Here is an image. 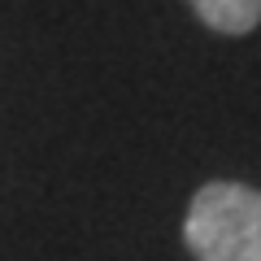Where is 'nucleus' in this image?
I'll return each instance as SVG.
<instances>
[{"instance_id": "f03ea898", "label": "nucleus", "mask_w": 261, "mask_h": 261, "mask_svg": "<svg viewBox=\"0 0 261 261\" xmlns=\"http://www.w3.org/2000/svg\"><path fill=\"white\" fill-rule=\"evenodd\" d=\"M187 5L218 35H248L261 27V0H187Z\"/></svg>"}, {"instance_id": "f257e3e1", "label": "nucleus", "mask_w": 261, "mask_h": 261, "mask_svg": "<svg viewBox=\"0 0 261 261\" xmlns=\"http://www.w3.org/2000/svg\"><path fill=\"white\" fill-rule=\"evenodd\" d=\"M183 244L196 261H261V192L214 178L192 196Z\"/></svg>"}]
</instances>
